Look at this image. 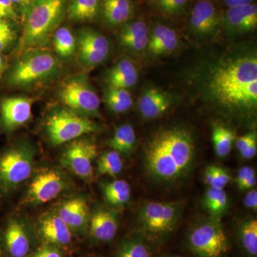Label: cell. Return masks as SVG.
I'll use <instances>...</instances> for the list:
<instances>
[{
  "mask_svg": "<svg viewBox=\"0 0 257 257\" xmlns=\"http://www.w3.org/2000/svg\"><path fill=\"white\" fill-rule=\"evenodd\" d=\"M195 146L190 134L181 128H167L157 133L145 149V168L152 178L175 182L192 168Z\"/></svg>",
  "mask_w": 257,
  "mask_h": 257,
  "instance_id": "1",
  "label": "cell"
},
{
  "mask_svg": "<svg viewBox=\"0 0 257 257\" xmlns=\"http://www.w3.org/2000/svg\"><path fill=\"white\" fill-rule=\"evenodd\" d=\"M210 88L224 105L246 108L256 105V57L238 59L218 69L211 78Z\"/></svg>",
  "mask_w": 257,
  "mask_h": 257,
  "instance_id": "2",
  "label": "cell"
},
{
  "mask_svg": "<svg viewBox=\"0 0 257 257\" xmlns=\"http://www.w3.org/2000/svg\"><path fill=\"white\" fill-rule=\"evenodd\" d=\"M70 0H37L25 12L21 46L34 49L48 40L64 17Z\"/></svg>",
  "mask_w": 257,
  "mask_h": 257,
  "instance_id": "3",
  "label": "cell"
},
{
  "mask_svg": "<svg viewBox=\"0 0 257 257\" xmlns=\"http://www.w3.org/2000/svg\"><path fill=\"white\" fill-rule=\"evenodd\" d=\"M57 57L47 50L30 49L15 62L8 75L13 87H25L53 78L60 72Z\"/></svg>",
  "mask_w": 257,
  "mask_h": 257,
  "instance_id": "4",
  "label": "cell"
},
{
  "mask_svg": "<svg viewBox=\"0 0 257 257\" xmlns=\"http://www.w3.org/2000/svg\"><path fill=\"white\" fill-rule=\"evenodd\" d=\"M30 144L19 143L0 155V192L8 194L30 178L35 163Z\"/></svg>",
  "mask_w": 257,
  "mask_h": 257,
  "instance_id": "5",
  "label": "cell"
},
{
  "mask_svg": "<svg viewBox=\"0 0 257 257\" xmlns=\"http://www.w3.org/2000/svg\"><path fill=\"white\" fill-rule=\"evenodd\" d=\"M52 145H61L89 134L99 133L100 127L88 116L67 107L57 108L50 113L45 124Z\"/></svg>",
  "mask_w": 257,
  "mask_h": 257,
  "instance_id": "6",
  "label": "cell"
},
{
  "mask_svg": "<svg viewBox=\"0 0 257 257\" xmlns=\"http://www.w3.org/2000/svg\"><path fill=\"white\" fill-rule=\"evenodd\" d=\"M188 244L199 257H223L229 248L227 235L216 217L195 225L189 233Z\"/></svg>",
  "mask_w": 257,
  "mask_h": 257,
  "instance_id": "7",
  "label": "cell"
},
{
  "mask_svg": "<svg viewBox=\"0 0 257 257\" xmlns=\"http://www.w3.org/2000/svg\"><path fill=\"white\" fill-rule=\"evenodd\" d=\"M180 211V205L177 203L146 202L139 210V222L144 232L149 236L162 237L175 229Z\"/></svg>",
  "mask_w": 257,
  "mask_h": 257,
  "instance_id": "8",
  "label": "cell"
},
{
  "mask_svg": "<svg viewBox=\"0 0 257 257\" xmlns=\"http://www.w3.org/2000/svg\"><path fill=\"white\" fill-rule=\"evenodd\" d=\"M60 98L66 107L88 116L98 114L100 99L87 78L77 76L66 81L60 89Z\"/></svg>",
  "mask_w": 257,
  "mask_h": 257,
  "instance_id": "9",
  "label": "cell"
},
{
  "mask_svg": "<svg viewBox=\"0 0 257 257\" xmlns=\"http://www.w3.org/2000/svg\"><path fill=\"white\" fill-rule=\"evenodd\" d=\"M68 186V179L61 171L55 168L42 169L29 186L25 200L33 205L45 204L58 197Z\"/></svg>",
  "mask_w": 257,
  "mask_h": 257,
  "instance_id": "10",
  "label": "cell"
},
{
  "mask_svg": "<svg viewBox=\"0 0 257 257\" xmlns=\"http://www.w3.org/2000/svg\"><path fill=\"white\" fill-rule=\"evenodd\" d=\"M97 147L93 140L78 138L66 147L62 155V163L79 178L90 180L93 177V161L97 156Z\"/></svg>",
  "mask_w": 257,
  "mask_h": 257,
  "instance_id": "11",
  "label": "cell"
},
{
  "mask_svg": "<svg viewBox=\"0 0 257 257\" xmlns=\"http://www.w3.org/2000/svg\"><path fill=\"white\" fill-rule=\"evenodd\" d=\"M77 60L83 68L89 69L101 64L109 53L107 38L99 32L85 28L80 30L77 38Z\"/></svg>",
  "mask_w": 257,
  "mask_h": 257,
  "instance_id": "12",
  "label": "cell"
},
{
  "mask_svg": "<svg viewBox=\"0 0 257 257\" xmlns=\"http://www.w3.org/2000/svg\"><path fill=\"white\" fill-rule=\"evenodd\" d=\"M39 231L49 245L65 246L72 240V231L57 212L45 214L39 222Z\"/></svg>",
  "mask_w": 257,
  "mask_h": 257,
  "instance_id": "13",
  "label": "cell"
},
{
  "mask_svg": "<svg viewBox=\"0 0 257 257\" xmlns=\"http://www.w3.org/2000/svg\"><path fill=\"white\" fill-rule=\"evenodd\" d=\"M32 101L27 97L5 99L1 104V116L7 130L12 131L28 122L32 116Z\"/></svg>",
  "mask_w": 257,
  "mask_h": 257,
  "instance_id": "14",
  "label": "cell"
},
{
  "mask_svg": "<svg viewBox=\"0 0 257 257\" xmlns=\"http://www.w3.org/2000/svg\"><path fill=\"white\" fill-rule=\"evenodd\" d=\"M72 233H82L89 224V209L85 199L74 197L62 203L57 211Z\"/></svg>",
  "mask_w": 257,
  "mask_h": 257,
  "instance_id": "15",
  "label": "cell"
},
{
  "mask_svg": "<svg viewBox=\"0 0 257 257\" xmlns=\"http://www.w3.org/2000/svg\"><path fill=\"white\" fill-rule=\"evenodd\" d=\"M89 233L94 239L107 242L114 239L117 233L119 222L115 211L99 208L89 216Z\"/></svg>",
  "mask_w": 257,
  "mask_h": 257,
  "instance_id": "16",
  "label": "cell"
},
{
  "mask_svg": "<svg viewBox=\"0 0 257 257\" xmlns=\"http://www.w3.org/2000/svg\"><path fill=\"white\" fill-rule=\"evenodd\" d=\"M220 18L215 5L211 0H199L193 8L190 25L196 33L208 35L219 26Z\"/></svg>",
  "mask_w": 257,
  "mask_h": 257,
  "instance_id": "17",
  "label": "cell"
},
{
  "mask_svg": "<svg viewBox=\"0 0 257 257\" xmlns=\"http://www.w3.org/2000/svg\"><path fill=\"white\" fill-rule=\"evenodd\" d=\"M4 241L10 257H26L30 252L31 243L28 229L20 221H9L5 229Z\"/></svg>",
  "mask_w": 257,
  "mask_h": 257,
  "instance_id": "18",
  "label": "cell"
},
{
  "mask_svg": "<svg viewBox=\"0 0 257 257\" xmlns=\"http://www.w3.org/2000/svg\"><path fill=\"white\" fill-rule=\"evenodd\" d=\"M224 23L230 30L237 32L251 31L257 26L256 4L230 8L224 14Z\"/></svg>",
  "mask_w": 257,
  "mask_h": 257,
  "instance_id": "19",
  "label": "cell"
},
{
  "mask_svg": "<svg viewBox=\"0 0 257 257\" xmlns=\"http://www.w3.org/2000/svg\"><path fill=\"white\" fill-rule=\"evenodd\" d=\"M120 43L125 48L135 52L145 50L149 42V30L143 20L126 24L120 30Z\"/></svg>",
  "mask_w": 257,
  "mask_h": 257,
  "instance_id": "20",
  "label": "cell"
},
{
  "mask_svg": "<svg viewBox=\"0 0 257 257\" xmlns=\"http://www.w3.org/2000/svg\"><path fill=\"white\" fill-rule=\"evenodd\" d=\"M178 46V38L175 30L165 25L155 26L147 47L152 55H169Z\"/></svg>",
  "mask_w": 257,
  "mask_h": 257,
  "instance_id": "21",
  "label": "cell"
},
{
  "mask_svg": "<svg viewBox=\"0 0 257 257\" xmlns=\"http://www.w3.org/2000/svg\"><path fill=\"white\" fill-rule=\"evenodd\" d=\"M170 101L165 93L157 89H148L139 101V110L146 119H155L168 109Z\"/></svg>",
  "mask_w": 257,
  "mask_h": 257,
  "instance_id": "22",
  "label": "cell"
},
{
  "mask_svg": "<svg viewBox=\"0 0 257 257\" xmlns=\"http://www.w3.org/2000/svg\"><path fill=\"white\" fill-rule=\"evenodd\" d=\"M138 80V72L131 60L122 59L109 71L106 82L109 87L127 89L135 86Z\"/></svg>",
  "mask_w": 257,
  "mask_h": 257,
  "instance_id": "23",
  "label": "cell"
},
{
  "mask_svg": "<svg viewBox=\"0 0 257 257\" xmlns=\"http://www.w3.org/2000/svg\"><path fill=\"white\" fill-rule=\"evenodd\" d=\"M101 8L106 23L111 26L126 23L133 12L131 0H101Z\"/></svg>",
  "mask_w": 257,
  "mask_h": 257,
  "instance_id": "24",
  "label": "cell"
},
{
  "mask_svg": "<svg viewBox=\"0 0 257 257\" xmlns=\"http://www.w3.org/2000/svg\"><path fill=\"white\" fill-rule=\"evenodd\" d=\"M100 8L101 0H71L66 16L73 21H91L99 14Z\"/></svg>",
  "mask_w": 257,
  "mask_h": 257,
  "instance_id": "25",
  "label": "cell"
},
{
  "mask_svg": "<svg viewBox=\"0 0 257 257\" xmlns=\"http://www.w3.org/2000/svg\"><path fill=\"white\" fill-rule=\"evenodd\" d=\"M101 190L106 202L114 207H123L131 197L130 184L121 179L104 182L101 184Z\"/></svg>",
  "mask_w": 257,
  "mask_h": 257,
  "instance_id": "26",
  "label": "cell"
},
{
  "mask_svg": "<svg viewBox=\"0 0 257 257\" xmlns=\"http://www.w3.org/2000/svg\"><path fill=\"white\" fill-rule=\"evenodd\" d=\"M136 144V135L130 124L121 125L115 130L112 138L109 139L107 145L119 155H128L133 151Z\"/></svg>",
  "mask_w": 257,
  "mask_h": 257,
  "instance_id": "27",
  "label": "cell"
},
{
  "mask_svg": "<svg viewBox=\"0 0 257 257\" xmlns=\"http://www.w3.org/2000/svg\"><path fill=\"white\" fill-rule=\"evenodd\" d=\"M104 101L107 107L116 114L128 111L133 104V97L127 89L109 86L104 94Z\"/></svg>",
  "mask_w": 257,
  "mask_h": 257,
  "instance_id": "28",
  "label": "cell"
},
{
  "mask_svg": "<svg viewBox=\"0 0 257 257\" xmlns=\"http://www.w3.org/2000/svg\"><path fill=\"white\" fill-rule=\"evenodd\" d=\"M228 205L229 200L224 189L209 187L203 198V206L213 217L221 216L227 209Z\"/></svg>",
  "mask_w": 257,
  "mask_h": 257,
  "instance_id": "29",
  "label": "cell"
},
{
  "mask_svg": "<svg viewBox=\"0 0 257 257\" xmlns=\"http://www.w3.org/2000/svg\"><path fill=\"white\" fill-rule=\"evenodd\" d=\"M54 47L61 58L67 59L73 55L76 40L72 31L66 27L57 29L54 33Z\"/></svg>",
  "mask_w": 257,
  "mask_h": 257,
  "instance_id": "30",
  "label": "cell"
},
{
  "mask_svg": "<svg viewBox=\"0 0 257 257\" xmlns=\"http://www.w3.org/2000/svg\"><path fill=\"white\" fill-rule=\"evenodd\" d=\"M240 241L243 249L251 257L257 255V221L251 219L243 221L239 228Z\"/></svg>",
  "mask_w": 257,
  "mask_h": 257,
  "instance_id": "31",
  "label": "cell"
},
{
  "mask_svg": "<svg viewBox=\"0 0 257 257\" xmlns=\"http://www.w3.org/2000/svg\"><path fill=\"white\" fill-rule=\"evenodd\" d=\"M123 169V162L118 152L111 150L101 154L96 162V172L99 175L116 177Z\"/></svg>",
  "mask_w": 257,
  "mask_h": 257,
  "instance_id": "32",
  "label": "cell"
},
{
  "mask_svg": "<svg viewBox=\"0 0 257 257\" xmlns=\"http://www.w3.org/2000/svg\"><path fill=\"white\" fill-rule=\"evenodd\" d=\"M235 135L229 128L221 125L214 126L212 131V141L216 155L225 157L231 152Z\"/></svg>",
  "mask_w": 257,
  "mask_h": 257,
  "instance_id": "33",
  "label": "cell"
},
{
  "mask_svg": "<svg viewBox=\"0 0 257 257\" xmlns=\"http://www.w3.org/2000/svg\"><path fill=\"white\" fill-rule=\"evenodd\" d=\"M116 257H152L151 252L141 240L130 239L121 242Z\"/></svg>",
  "mask_w": 257,
  "mask_h": 257,
  "instance_id": "34",
  "label": "cell"
},
{
  "mask_svg": "<svg viewBox=\"0 0 257 257\" xmlns=\"http://www.w3.org/2000/svg\"><path fill=\"white\" fill-rule=\"evenodd\" d=\"M231 179L229 172L225 169L216 165L208 166L204 171V180L209 187L224 189Z\"/></svg>",
  "mask_w": 257,
  "mask_h": 257,
  "instance_id": "35",
  "label": "cell"
},
{
  "mask_svg": "<svg viewBox=\"0 0 257 257\" xmlns=\"http://www.w3.org/2000/svg\"><path fill=\"white\" fill-rule=\"evenodd\" d=\"M236 186L241 191L249 190L256 184V172L250 167H243L238 172L236 178Z\"/></svg>",
  "mask_w": 257,
  "mask_h": 257,
  "instance_id": "36",
  "label": "cell"
},
{
  "mask_svg": "<svg viewBox=\"0 0 257 257\" xmlns=\"http://www.w3.org/2000/svg\"><path fill=\"white\" fill-rule=\"evenodd\" d=\"M189 1V0H157V4L162 13L172 15L182 11Z\"/></svg>",
  "mask_w": 257,
  "mask_h": 257,
  "instance_id": "37",
  "label": "cell"
},
{
  "mask_svg": "<svg viewBox=\"0 0 257 257\" xmlns=\"http://www.w3.org/2000/svg\"><path fill=\"white\" fill-rule=\"evenodd\" d=\"M0 18L17 20L18 14L12 0H0Z\"/></svg>",
  "mask_w": 257,
  "mask_h": 257,
  "instance_id": "38",
  "label": "cell"
},
{
  "mask_svg": "<svg viewBox=\"0 0 257 257\" xmlns=\"http://www.w3.org/2000/svg\"><path fill=\"white\" fill-rule=\"evenodd\" d=\"M32 257H62V255L58 248L48 244L40 248Z\"/></svg>",
  "mask_w": 257,
  "mask_h": 257,
  "instance_id": "39",
  "label": "cell"
},
{
  "mask_svg": "<svg viewBox=\"0 0 257 257\" xmlns=\"http://www.w3.org/2000/svg\"><path fill=\"white\" fill-rule=\"evenodd\" d=\"M256 140V133H248L247 135H243L238 139L236 143V147L239 152L243 150V149L247 147L248 145H251L253 142Z\"/></svg>",
  "mask_w": 257,
  "mask_h": 257,
  "instance_id": "40",
  "label": "cell"
},
{
  "mask_svg": "<svg viewBox=\"0 0 257 257\" xmlns=\"http://www.w3.org/2000/svg\"><path fill=\"white\" fill-rule=\"evenodd\" d=\"M243 204L248 209L256 211L257 209V191L256 189H251L245 196Z\"/></svg>",
  "mask_w": 257,
  "mask_h": 257,
  "instance_id": "41",
  "label": "cell"
},
{
  "mask_svg": "<svg viewBox=\"0 0 257 257\" xmlns=\"http://www.w3.org/2000/svg\"><path fill=\"white\" fill-rule=\"evenodd\" d=\"M256 152L257 141L256 140V141L253 142L251 145H248L247 147L243 149V150L239 152L242 158L246 159V160H250V159H252L256 155Z\"/></svg>",
  "mask_w": 257,
  "mask_h": 257,
  "instance_id": "42",
  "label": "cell"
},
{
  "mask_svg": "<svg viewBox=\"0 0 257 257\" xmlns=\"http://www.w3.org/2000/svg\"><path fill=\"white\" fill-rule=\"evenodd\" d=\"M0 35H14L10 23L8 20L0 18Z\"/></svg>",
  "mask_w": 257,
  "mask_h": 257,
  "instance_id": "43",
  "label": "cell"
},
{
  "mask_svg": "<svg viewBox=\"0 0 257 257\" xmlns=\"http://www.w3.org/2000/svg\"><path fill=\"white\" fill-rule=\"evenodd\" d=\"M253 0H224V4L228 8H234V7L241 6L252 4Z\"/></svg>",
  "mask_w": 257,
  "mask_h": 257,
  "instance_id": "44",
  "label": "cell"
},
{
  "mask_svg": "<svg viewBox=\"0 0 257 257\" xmlns=\"http://www.w3.org/2000/svg\"><path fill=\"white\" fill-rule=\"evenodd\" d=\"M14 40V35H0V52L5 50L13 40Z\"/></svg>",
  "mask_w": 257,
  "mask_h": 257,
  "instance_id": "45",
  "label": "cell"
},
{
  "mask_svg": "<svg viewBox=\"0 0 257 257\" xmlns=\"http://www.w3.org/2000/svg\"><path fill=\"white\" fill-rule=\"evenodd\" d=\"M36 1L37 0H12L15 6V5H18L20 8L25 10V11H27L28 8Z\"/></svg>",
  "mask_w": 257,
  "mask_h": 257,
  "instance_id": "46",
  "label": "cell"
},
{
  "mask_svg": "<svg viewBox=\"0 0 257 257\" xmlns=\"http://www.w3.org/2000/svg\"><path fill=\"white\" fill-rule=\"evenodd\" d=\"M5 66H6V64H5L4 58L0 55V78H1L3 72H4Z\"/></svg>",
  "mask_w": 257,
  "mask_h": 257,
  "instance_id": "47",
  "label": "cell"
},
{
  "mask_svg": "<svg viewBox=\"0 0 257 257\" xmlns=\"http://www.w3.org/2000/svg\"><path fill=\"white\" fill-rule=\"evenodd\" d=\"M169 257H184L182 256H169Z\"/></svg>",
  "mask_w": 257,
  "mask_h": 257,
  "instance_id": "48",
  "label": "cell"
},
{
  "mask_svg": "<svg viewBox=\"0 0 257 257\" xmlns=\"http://www.w3.org/2000/svg\"><path fill=\"white\" fill-rule=\"evenodd\" d=\"M0 253H1V252H0Z\"/></svg>",
  "mask_w": 257,
  "mask_h": 257,
  "instance_id": "49",
  "label": "cell"
}]
</instances>
